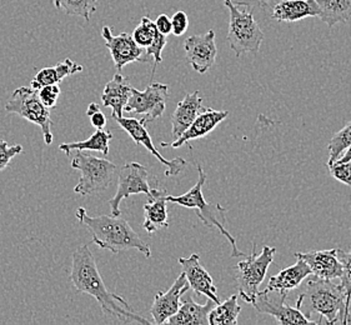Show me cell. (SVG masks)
Segmentation results:
<instances>
[{"instance_id": "52a82bcc", "label": "cell", "mask_w": 351, "mask_h": 325, "mask_svg": "<svg viewBox=\"0 0 351 325\" xmlns=\"http://www.w3.org/2000/svg\"><path fill=\"white\" fill-rule=\"evenodd\" d=\"M276 248L264 245L261 253H256V245L253 244V250L250 255H246L245 261L238 263L237 265V283L239 289L240 298L253 305L256 293L259 291V285L265 279L267 269L274 261Z\"/></svg>"}, {"instance_id": "8992f818", "label": "cell", "mask_w": 351, "mask_h": 325, "mask_svg": "<svg viewBox=\"0 0 351 325\" xmlns=\"http://www.w3.org/2000/svg\"><path fill=\"white\" fill-rule=\"evenodd\" d=\"M225 7L229 9L230 21L228 32V42L230 49L240 57L245 53L258 54L260 45L264 40V33L254 19L253 12H243L232 0H224Z\"/></svg>"}, {"instance_id": "d4e9b609", "label": "cell", "mask_w": 351, "mask_h": 325, "mask_svg": "<svg viewBox=\"0 0 351 325\" xmlns=\"http://www.w3.org/2000/svg\"><path fill=\"white\" fill-rule=\"evenodd\" d=\"M80 71H83V67L73 62L69 58H66L63 62H59L54 67L44 68L42 71H38L36 77L32 80L30 86L34 91H38L44 85L60 84L66 77H71Z\"/></svg>"}, {"instance_id": "5bb4252c", "label": "cell", "mask_w": 351, "mask_h": 325, "mask_svg": "<svg viewBox=\"0 0 351 325\" xmlns=\"http://www.w3.org/2000/svg\"><path fill=\"white\" fill-rule=\"evenodd\" d=\"M190 289L186 278L182 273L176 278L174 284L167 291H158L155 294L154 302L150 308V314L153 317V324L162 325L168 322L182 304V298Z\"/></svg>"}, {"instance_id": "30bf717a", "label": "cell", "mask_w": 351, "mask_h": 325, "mask_svg": "<svg viewBox=\"0 0 351 325\" xmlns=\"http://www.w3.org/2000/svg\"><path fill=\"white\" fill-rule=\"evenodd\" d=\"M288 291L265 289L258 291L253 306L261 314L273 315L276 323L281 325L314 324L298 308L288 306L285 300Z\"/></svg>"}, {"instance_id": "484cf974", "label": "cell", "mask_w": 351, "mask_h": 325, "mask_svg": "<svg viewBox=\"0 0 351 325\" xmlns=\"http://www.w3.org/2000/svg\"><path fill=\"white\" fill-rule=\"evenodd\" d=\"M320 9L319 18L330 28L351 18V0H315Z\"/></svg>"}, {"instance_id": "ffe728a7", "label": "cell", "mask_w": 351, "mask_h": 325, "mask_svg": "<svg viewBox=\"0 0 351 325\" xmlns=\"http://www.w3.org/2000/svg\"><path fill=\"white\" fill-rule=\"evenodd\" d=\"M203 108V98L200 92L188 93L182 101L178 103L174 113L171 115V135L178 139L195 121L197 114Z\"/></svg>"}, {"instance_id": "9a60e30c", "label": "cell", "mask_w": 351, "mask_h": 325, "mask_svg": "<svg viewBox=\"0 0 351 325\" xmlns=\"http://www.w3.org/2000/svg\"><path fill=\"white\" fill-rule=\"evenodd\" d=\"M101 36L106 40V48L110 51L112 62L118 71H121L125 65L135 62L147 63V59L143 57L144 48H141L134 42L133 36L128 33H121L119 36H112V29L108 25L101 29Z\"/></svg>"}, {"instance_id": "ba28073f", "label": "cell", "mask_w": 351, "mask_h": 325, "mask_svg": "<svg viewBox=\"0 0 351 325\" xmlns=\"http://www.w3.org/2000/svg\"><path fill=\"white\" fill-rule=\"evenodd\" d=\"M5 110L8 113L16 114L40 127L44 143L47 145H51L53 121L50 118V110L43 104L38 97V93L32 86L16 88L5 104Z\"/></svg>"}, {"instance_id": "74e56055", "label": "cell", "mask_w": 351, "mask_h": 325, "mask_svg": "<svg viewBox=\"0 0 351 325\" xmlns=\"http://www.w3.org/2000/svg\"><path fill=\"white\" fill-rule=\"evenodd\" d=\"M232 3L237 7L250 8L252 12H255L256 9H264L267 8L271 0H232Z\"/></svg>"}, {"instance_id": "d6986e66", "label": "cell", "mask_w": 351, "mask_h": 325, "mask_svg": "<svg viewBox=\"0 0 351 325\" xmlns=\"http://www.w3.org/2000/svg\"><path fill=\"white\" fill-rule=\"evenodd\" d=\"M168 191L160 186L152 188V195L144 205L143 228L149 234H154L162 228H168Z\"/></svg>"}, {"instance_id": "7402d4cb", "label": "cell", "mask_w": 351, "mask_h": 325, "mask_svg": "<svg viewBox=\"0 0 351 325\" xmlns=\"http://www.w3.org/2000/svg\"><path fill=\"white\" fill-rule=\"evenodd\" d=\"M215 303L208 299L204 305L197 304L191 297L182 298L179 311L168 319L170 325H209V313Z\"/></svg>"}, {"instance_id": "836d02e7", "label": "cell", "mask_w": 351, "mask_h": 325, "mask_svg": "<svg viewBox=\"0 0 351 325\" xmlns=\"http://www.w3.org/2000/svg\"><path fill=\"white\" fill-rule=\"evenodd\" d=\"M36 93L43 104L48 109H51L56 106V101L59 99L60 86L59 84L44 85L42 88H39Z\"/></svg>"}, {"instance_id": "4fadbf2b", "label": "cell", "mask_w": 351, "mask_h": 325, "mask_svg": "<svg viewBox=\"0 0 351 325\" xmlns=\"http://www.w3.org/2000/svg\"><path fill=\"white\" fill-rule=\"evenodd\" d=\"M184 50L193 69L199 74H205L215 64L218 56L215 32L209 30L202 36H190L184 42Z\"/></svg>"}, {"instance_id": "8fae6325", "label": "cell", "mask_w": 351, "mask_h": 325, "mask_svg": "<svg viewBox=\"0 0 351 325\" xmlns=\"http://www.w3.org/2000/svg\"><path fill=\"white\" fill-rule=\"evenodd\" d=\"M168 93V85L162 83H152L143 92L132 86V94L124 112L144 115L148 121H155L165 112Z\"/></svg>"}, {"instance_id": "603a6c76", "label": "cell", "mask_w": 351, "mask_h": 325, "mask_svg": "<svg viewBox=\"0 0 351 325\" xmlns=\"http://www.w3.org/2000/svg\"><path fill=\"white\" fill-rule=\"evenodd\" d=\"M320 9L315 0H282L273 8V19L276 21H302L305 18H319Z\"/></svg>"}, {"instance_id": "f1b7e54d", "label": "cell", "mask_w": 351, "mask_h": 325, "mask_svg": "<svg viewBox=\"0 0 351 325\" xmlns=\"http://www.w3.org/2000/svg\"><path fill=\"white\" fill-rule=\"evenodd\" d=\"M337 258L343 265V273H341V288L344 291L345 306L344 315L341 319V324L346 325L350 323V304H351V250L344 252L343 249H337Z\"/></svg>"}, {"instance_id": "e0dca14e", "label": "cell", "mask_w": 351, "mask_h": 325, "mask_svg": "<svg viewBox=\"0 0 351 325\" xmlns=\"http://www.w3.org/2000/svg\"><path fill=\"white\" fill-rule=\"evenodd\" d=\"M229 115H230V113L226 112V110L219 112V110H214L211 108H204L203 106L200 113L197 114L195 121L191 123V125L184 132L183 134L170 144L162 142L160 145L164 148H167V147H171L174 149L180 148V147L185 145L186 143L206 136L215 128L218 127L221 121L226 119Z\"/></svg>"}, {"instance_id": "7a4b0ae2", "label": "cell", "mask_w": 351, "mask_h": 325, "mask_svg": "<svg viewBox=\"0 0 351 325\" xmlns=\"http://www.w3.org/2000/svg\"><path fill=\"white\" fill-rule=\"evenodd\" d=\"M75 217L92 233L93 243L100 249L109 250L115 255L124 250L136 249L147 258L152 256L150 247L129 226L127 220L112 215L90 217L83 206L77 208Z\"/></svg>"}, {"instance_id": "e575fe53", "label": "cell", "mask_w": 351, "mask_h": 325, "mask_svg": "<svg viewBox=\"0 0 351 325\" xmlns=\"http://www.w3.org/2000/svg\"><path fill=\"white\" fill-rule=\"evenodd\" d=\"M23 152L21 144L9 145L5 141H0V171L5 169L14 156H19Z\"/></svg>"}, {"instance_id": "f546056e", "label": "cell", "mask_w": 351, "mask_h": 325, "mask_svg": "<svg viewBox=\"0 0 351 325\" xmlns=\"http://www.w3.org/2000/svg\"><path fill=\"white\" fill-rule=\"evenodd\" d=\"M56 9L63 10L68 15H77L86 21H90L97 12L98 0H51Z\"/></svg>"}, {"instance_id": "cb8c5ba5", "label": "cell", "mask_w": 351, "mask_h": 325, "mask_svg": "<svg viewBox=\"0 0 351 325\" xmlns=\"http://www.w3.org/2000/svg\"><path fill=\"white\" fill-rule=\"evenodd\" d=\"M298 262L289 267V268L281 270L279 274L270 276L267 282L269 290H279V291H288V290L296 289L302 285V282L311 276V269L306 263L300 258H296Z\"/></svg>"}, {"instance_id": "2e32d148", "label": "cell", "mask_w": 351, "mask_h": 325, "mask_svg": "<svg viewBox=\"0 0 351 325\" xmlns=\"http://www.w3.org/2000/svg\"><path fill=\"white\" fill-rule=\"evenodd\" d=\"M178 262L182 265L184 276L194 293L197 296H205L215 304H219L218 289L210 274L202 265L200 255L191 254L189 258H179Z\"/></svg>"}, {"instance_id": "ac0fdd59", "label": "cell", "mask_w": 351, "mask_h": 325, "mask_svg": "<svg viewBox=\"0 0 351 325\" xmlns=\"http://www.w3.org/2000/svg\"><path fill=\"white\" fill-rule=\"evenodd\" d=\"M337 249L330 250H314L308 253H295L296 258H300L309 265L311 274L320 279L334 280L341 276L343 265L337 254Z\"/></svg>"}, {"instance_id": "3957f363", "label": "cell", "mask_w": 351, "mask_h": 325, "mask_svg": "<svg viewBox=\"0 0 351 325\" xmlns=\"http://www.w3.org/2000/svg\"><path fill=\"white\" fill-rule=\"evenodd\" d=\"M344 306L345 296L341 285L315 276L306 278L295 303V308L314 325L341 323Z\"/></svg>"}, {"instance_id": "60d3db41", "label": "cell", "mask_w": 351, "mask_h": 325, "mask_svg": "<svg viewBox=\"0 0 351 325\" xmlns=\"http://www.w3.org/2000/svg\"><path fill=\"white\" fill-rule=\"evenodd\" d=\"M348 160H351V145L349 148L345 150L344 154L341 156V158L337 160V162H348Z\"/></svg>"}, {"instance_id": "44dd1931", "label": "cell", "mask_w": 351, "mask_h": 325, "mask_svg": "<svg viewBox=\"0 0 351 325\" xmlns=\"http://www.w3.org/2000/svg\"><path fill=\"white\" fill-rule=\"evenodd\" d=\"M130 94L132 85L121 74H115L114 78L106 83L104 92L101 94V103L103 106L112 109V119L123 117Z\"/></svg>"}, {"instance_id": "83f0119b", "label": "cell", "mask_w": 351, "mask_h": 325, "mask_svg": "<svg viewBox=\"0 0 351 325\" xmlns=\"http://www.w3.org/2000/svg\"><path fill=\"white\" fill-rule=\"evenodd\" d=\"M241 306L238 303V296H232L213 306L209 313V325H237Z\"/></svg>"}, {"instance_id": "d590c367", "label": "cell", "mask_w": 351, "mask_h": 325, "mask_svg": "<svg viewBox=\"0 0 351 325\" xmlns=\"http://www.w3.org/2000/svg\"><path fill=\"white\" fill-rule=\"evenodd\" d=\"M329 170L331 176L337 180L348 186H351V160L334 162L331 167H329Z\"/></svg>"}, {"instance_id": "4316f807", "label": "cell", "mask_w": 351, "mask_h": 325, "mask_svg": "<svg viewBox=\"0 0 351 325\" xmlns=\"http://www.w3.org/2000/svg\"><path fill=\"white\" fill-rule=\"evenodd\" d=\"M112 139V132H106L104 129H97L89 139L83 142L64 143L59 145V150L64 152L66 156H71L74 150H93L100 152L103 156H109V143Z\"/></svg>"}, {"instance_id": "9c48e42d", "label": "cell", "mask_w": 351, "mask_h": 325, "mask_svg": "<svg viewBox=\"0 0 351 325\" xmlns=\"http://www.w3.org/2000/svg\"><path fill=\"white\" fill-rule=\"evenodd\" d=\"M135 194H145L148 198L152 195V188L148 182V169L141 165V162H127L119 169L115 195L108 200L112 217H119L121 214L120 202Z\"/></svg>"}, {"instance_id": "ab89813d", "label": "cell", "mask_w": 351, "mask_h": 325, "mask_svg": "<svg viewBox=\"0 0 351 325\" xmlns=\"http://www.w3.org/2000/svg\"><path fill=\"white\" fill-rule=\"evenodd\" d=\"M90 117V123L95 129H104L106 125V117L104 113L99 109L95 113H93Z\"/></svg>"}, {"instance_id": "d6a6232c", "label": "cell", "mask_w": 351, "mask_h": 325, "mask_svg": "<svg viewBox=\"0 0 351 325\" xmlns=\"http://www.w3.org/2000/svg\"><path fill=\"white\" fill-rule=\"evenodd\" d=\"M167 43H168V36H164L159 30H156L154 40L149 45L148 48H145L147 60L149 62V58L150 57H153V59H154V69L152 73L153 75H154L156 65H159L162 62V50L165 48Z\"/></svg>"}, {"instance_id": "4dcf8cb0", "label": "cell", "mask_w": 351, "mask_h": 325, "mask_svg": "<svg viewBox=\"0 0 351 325\" xmlns=\"http://www.w3.org/2000/svg\"><path fill=\"white\" fill-rule=\"evenodd\" d=\"M351 145V121L348 123L340 132H337L331 138L328 149H329V160L328 167H331L334 162H337L341 156L344 154L345 150Z\"/></svg>"}, {"instance_id": "5b68a950", "label": "cell", "mask_w": 351, "mask_h": 325, "mask_svg": "<svg viewBox=\"0 0 351 325\" xmlns=\"http://www.w3.org/2000/svg\"><path fill=\"white\" fill-rule=\"evenodd\" d=\"M75 152V156L71 159V168L79 170L82 176L74 193L85 197L106 191L115 179L118 167L106 158L89 156L83 150Z\"/></svg>"}, {"instance_id": "7c38bea8", "label": "cell", "mask_w": 351, "mask_h": 325, "mask_svg": "<svg viewBox=\"0 0 351 325\" xmlns=\"http://www.w3.org/2000/svg\"><path fill=\"white\" fill-rule=\"evenodd\" d=\"M114 121H117L120 128L124 132H127L135 144L143 145L144 148L152 153V156H154L159 162H162V165L167 168L165 170L167 177H176L178 174H180L184 168L186 167V162L184 160L183 158H176V159L168 160L160 154V152L153 144L152 136L149 134L148 129L145 125L148 121L144 117H143V119L121 117V118H117Z\"/></svg>"}, {"instance_id": "f35d334b", "label": "cell", "mask_w": 351, "mask_h": 325, "mask_svg": "<svg viewBox=\"0 0 351 325\" xmlns=\"http://www.w3.org/2000/svg\"><path fill=\"white\" fill-rule=\"evenodd\" d=\"M154 23L156 29H158L162 34H164V36H168L169 34L171 33V19L169 18L168 15H159Z\"/></svg>"}, {"instance_id": "277c9868", "label": "cell", "mask_w": 351, "mask_h": 325, "mask_svg": "<svg viewBox=\"0 0 351 325\" xmlns=\"http://www.w3.org/2000/svg\"><path fill=\"white\" fill-rule=\"evenodd\" d=\"M197 173L199 178L197 182L189 191L184 193L182 195H168V203L180 205L184 208L195 209L199 219L203 221L204 226L208 228H215L220 233L224 235L226 241L232 245V256H246L244 252H240L237 245V241L232 234L225 228L226 226V209L220 204H211L204 198L203 186L206 180V174L203 167L197 164Z\"/></svg>"}, {"instance_id": "8d00e7d4", "label": "cell", "mask_w": 351, "mask_h": 325, "mask_svg": "<svg viewBox=\"0 0 351 325\" xmlns=\"http://www.w3.org/2000/svg\"><path fill=\"white\" fill-rule=\"evenodd\" d=\"M189 28V18L184 12H176L171 18V33L176 36H182Z\"/></svg>"}, {"instance_id": "1f68e13d", "label": "cell", "mask_w": 351, "mask_h": 325, "mask_svg": "<svg viewBox=\"0 0 351 325\" xmlns=\"http://www.w3.org/2000/svg\"><path fill=\"white\" fill-rule=\"evenodd\" d=\"M156 27L154 21H152L149 16H143L141 24L134 29L133 39L141 48H148L149 45L153 43L156 33Z\"/></svg>"}, {"instance_id": "6da1fadb", "label": "cell", "mask_w": 351, "mask_h": 325, "mask_svg": "<svg viewBox=\"0 0 351 325\" xmlns=\"http://www.w3.org/2000/svg\"><path fill=\"white\" fill-rule=\"evenodd\" d=\"M71 280L77 293L92 296L106 315L114 317L124 323L153 324V322L136 314L124 298L108 289L92 250L86 244L80 245L73 254Z\"/></svg>"}]
</instances>
